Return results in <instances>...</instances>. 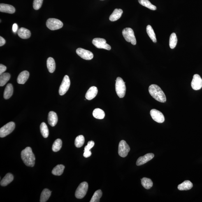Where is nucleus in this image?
<instances>
[{
  "label": "nucleus",
  "mask_w": 202,
  "mask_h": 202,
  "mask_svg": "<svg viewBox=\"0 0 202 202\" xmlns=\"http://www.w3.org/2000/svg\"><path fill=\"white\" fill-rule=\"evenodd\" d=\"M149 93L156 101L161 103L166 101V97L164 92L160 87L155 84H152L149 88Z\"/></svg>",
  "instance_id": "obj_1"
},
{
  "label": "nucleus",
  "mask_w": 202,
  "mask_h": 202,
  "mask_svg": "<svg viewBox=\"0 0 202 202\" xmlns=\"http://www.w3.org/2000/svg\"><path fill=\"white\" fill-rule=\"evenodd\" d=\"M21 157L26 166L33 167L35 164V158L31 147H27L21 152Z\"/></svg>",
  "instance_id": "obj_2"
},
{
  "label": "nucleus",
  "mask_w": 202,
  "mask_h": 202,
  "mask_svg": "<svg viewBox=\"0 0 202 202\" xmlns=\"http://www.w3.org/2000/svg\"><path fill=\"white\" fill-rule=\"evenodd\" d=\"M125 82L120 77H117L116 81L115 90L117 95L122 98L125 96L126 92Z\"/></svg>",
  "instance_id": "obj_3"
},
{
  "label": "nucleus",
  "mask_w": 202,
  "mask_h": 202,
  "mask_svg": "<svg viewBox=\"0 0 202 202\" xmlns=\"http://www.w3.org/2000/svg\"><path fill=\"white\" fill-rule=\"evenodd\" d=\"M123 36L126 40L129 43H131L133 45H136V40L134 36V33L133 30L130 28H126L123 30L122 31Z\"/></svg>",
  "instance_id": "obj_4"
},
{
  "label": "nucleus",
  "mask_w": 202,
  "mask_h": 202,
  "mask_svg": "<svg viewBox=\"0 0 202 202\" xmlns=\"http://www.w3.org/2000/svg\"><path fill=\"white\" fill-rule=\"evenodd\" d=\"M89 185L87 182L81 183L78 186L75 192V196L78 199H82L87 194Z\"/></svg>",
  "instance_id": "obj_5"
},
{
  "label": "nucleus",
  "mask_w": 202,
  "mask_h": 202,
  "mask_svg": "<svg viewBox=\"0 0 202 202\" xmlns=\"http://www.w3.org/2000/svg\"><path fill=\"white\" fill-rule=\"evenodd\" d=\"M47 27L51 30L54 31L59 29L63 27V24L58 19L50 18L48 19L46 22Z\"/></svg>",
  "instance_id": "obj_6"
},
{
  "label": "nucleus",
  "mask_w": 202,
  "mask_h": 202,
  "mask_svg": "<svg viewBox=\"0 0 202 202\" xmlns=\"http://www.w3.org/2000/svg\"><path fill=\"white\" fill-rule=\"evenodd\" d=\"M15 128L14 122H10L5 125L0 129V137L3 138L8 136L14 131Z\"/></svg>",
  "instance_id": "obj_7"
},
{
  "label": "nucleus",
  "mask_w": 202,
  "mask_h": 202,
  "mask_svg": "<svg viewBox=\"0 0 202 202\" xmlns=\"http://www.w3.org/2000/svg\"><path fill=\"white\" fill-rule=\"evenodd\" d=\"M92 43L98 48L104 49L108 50H110L111 49L110 46L107 43L106 40L104 39L94 38L93 40Z\"/></svg>",
  "instance_id": "obj_8"
},
{
  "label": "nucleus",
  "mask_w": 202,
  "mask_h": 202,
  "mask_svg": "<svg viewBox=\"0 0 202 202\" xmlns=\"http://www.w3.org/2000/svg\"><path fill=\"white\" fill-rule=\"evenodd\" d=\"M70 85H71V81L68 75H65L63 78L60 87L59 88V94L60 96H63L65 94L69 89Z\"/></svg>",
  "instance_id": "obj_9"
},
{
  "label": "nucleus",
  "mask_w": 202,
  "mask_h": 202,
  "mask_svg": "<svg viewBox=\"0 0 202 202\" xmlns=\"http://www.w3.org/2000/svg\"><path fill=\"white\" fill-rule=\"evenodd\" d=\"M130 148L125 140H121L119 142L118 146V154L120 157L124 158L126 157Z\"/></svg>",
  "instance_id": "obj_10"
},
{
  "label": "nucleus",
  "mask_w": 202,
  "mask_h": 202,
  "mask_svg": "<svg viewBox=\"0 0 202 202\" xmlns=\"http://www.w3.org/2000/svg\"><path fill=\"white\" fill-rule=\"evenodd\" d=\"M76 52L79 56L85 60H91L94 57L93 54L92 52L83 48L77 49Z\"/></svg>",
  "instance_id": "obj_11"
},
{
  "label": "nucleus",
  "mask_w": 202,
  "mask_h": 202,
  "mask_svg": "<svg viewBox=\"0 0 202 202\" xmlns=\"http://www.w3.org/2000/svg\"><path fill=\"white\" fill-rule=\"evenodd\" d=\"M150 114L152 118L156 122L162 123L164 122L165 117L164 115L161 112L155 109H153L150 110Z\"/></svg>",
  "instance_id": "obj_12"
},
{
  "label": "nucleus",
  "mask_w": 202,
  "mask_h": 202,
  "mask_svg": "<svg viewBox=\"0 0 202 202\" xmlns=\"http://www.w3.org/2000/svg\"><path fill=\"white\" fill-rule=\"evenodd\" d=\"M191 87L195 90H198L201 89L202 87V79L200 75L195 74L191 84Z\"/></svg>",
  "instance_id": "obj_13"
},
{
  "label": "nucleus",
  "mask_w": 202,
  "mask_h": 202,
  "mask_svg": "<svg viewBox=\"0 0 202 202\" xmlns=\"http://www.w3.org/2000/svg\"><path fill=\"white\" fill-rule=\"evenodd\" d=\"M154 157V155L152 153H149L138 158L136 162V165L138 166H141L145 164L147 162L150 161Z\"/></svg>",
  "instance_id": "obj_14"
},
{
  "label": "nucleus",
  "mask_w": 202,
  "mask_h": 202,
  "mask_svg": "<svg viewBox=\"0 0 202 202\" xmlns=\"http://www.w3.org/2000/svg\"><path fill=\"white\" fill-rule=\"evenodd\" d=\"M0 11L2 13L12 14L15 13V9L12 5L1 3L0 4Z\"/></svg>",
  "instance_id": "obj_15"
},
{
  "label": "nucleus",
  "mask_w": 202,
  "mask_h": 202,
  "mask_svg": "<svg viewBox=\"0 0 202 202\" xmlns=\"http://www.w3.org/2000/svg\"><path fill=\"white\" fill-rule=\"evenodd\" d=\"M98 89L95 86L91 87L85 94L86 99L89 101L92 100L96 97L98 93Z\"/></svg>",
  "instance_id": "obj_16"
},
{
  "label": "nucleus",
  "mask_w": 202,
  "mask_h": 202,
  "mask_svg": "<svg viewBox=\"0 0 202 202\" xmlns=\"http://www.w3.org/2000/svg\"><path fill=\"white\" fill-rule=\"evenodd\" d=\"M29 76V73L27 71H23L19 75L17 82L19 84H24L27 81Z\"/></svg>",
  "instance_id": "obj_17"
},
{
  "label": "nucleus",
  "mask_w": 202,
  "mask_h": 202,
  "mask_svg": "<svg viewBox=\"0 0 202 202\" xmlns=\"http://www.w3.org/2000/svg\"><path fill=\"white\" fill-rule=\"evenodd\" d=\"M48 120V123L51 126H56L58 122V117L57 114L53 111L49 112Z\"/></svg>",
  "instance_id": "obj_18"
},
{
  "label": "nucleus",
  "mask_w": 202,
  "mask_h": 202,
  "mask_svg": "<svg viewBox=\"0 0 202 202\" xmlns=\"http://www.w3.org/2000/svg\"><path fill=\"white\" fill-rule=\"evenodd\" d=\"M17 33L19 36L23 39H27L30 37L31 36L30 31L24 27L20 28L19 30Z\"/></svg>",
  "instance_id": "obj_19"
},
{
  "label": "nucleus",
  "mask_w": 202,
  "mask_h": 202,
  "mask_svg": "<svg viewBox=\"0 0 202 202\" xmlns=\"http://www.w3.org/2000/svg\"><path fill=\"white\" fill-rule=\"evenodd\" d=\"M123 13V10L120 9H115L110 15L109 20L111 22H115L121 18Z\"/></svg>",
  "instance_id": "obj_20"
},
{
  "label": "nucleus",
  "mask_w": 202,
  "mask_h": 202,
  "mask_svg": "<svg viewBox=\"0 0 202 202\" xmlns=\"http://www.w3.org/2000/svg\"><path fill=\"white\" fill-rule=\"evenodd\" d=\"M13 93V87L11 84H8L5 88L3 97L5 99L7 100L11 97Z\"/></svg>",
  "instance_id": "obj_21"
},
{
  "label": "nucleus",
  "mask_w": 202,
  "mask_h": 202,
  "mask_svg": "<svg viewBox=\"0 0 202 202\" xmlns=\"http://www.w3.org/2000/svg\"><path fill=\"white\" fill-rule=\"evenodd\" d=\"M193 187L192 183L189 180H186L179 184L178 189L180 191H187L191 189Z\"/></svg>",
  "instance_id": "obj_22"
},
{
  "label": "nucleus",
  "mask_w": 202,
  "mask_h": 202,
  "mask_svg": "<svg viewBox=\"0 0 202 202\" xmlns=\"http://www.w3.org/2000/svg\"><path fill=\"white\" fill-rule=\"evenodd\" d=\"M13 180L14 176L13 175L10 173L7 174L1 181V185L2 187H5L10 183Z\"/></svg>",
  "instance_id": "obj_23"
},
{
  "label": "nucleus",
  "mask_w": 202,
  "mask_h": 202,
  "mask_svg": "<svg viewBox=\"0 0 202 202\" xmlns=\"http://www.w3.org/2000/svg\"><path fill=\"white\" fill-rule=\"evenodd\" d=\"M47 66L49 72L53 73L56 69V63L52 57H49L47 60Z\"/></svg>",
  "instance_id": "obj_24"
},
{
  "label": "nucleus",
  "mask_w": 202,
  "mask_h": 202,
  "mask_svg": "<svg viewBox=\"0 0 202 202\" xmlns=\"http://www.w3.org/2000/svg\"><path fill=\"white\" fill-rule=\"evenodd\" d=\"M52 191L47 189H43L40 196V202H45L48 200L51 196Z\"/></svg>",
  "instance_id": "obj_25"
},
{
  "label": "nucleus",
  "mask_w": 202,
  "mask_h": 202,
  "mask_svg": "<svg viewBox=\"0 0 202 202\" xmlns=\"http://www.w3.org/2000/svg\"><path fill=\"white\" fill-rule=\"evenodd\" d=\"M93 115L95 118L97 119H103L105 117L104 111L99 108L95 109L93 112Z\"/></svg>",
  "instance_id": "obj_26"
},
{
  "label": "nucleus",
  "mask_w": 202,
  "mask_h": 202,
  "mask_svg": "<svg viewBox=\"0 0 202 202\" xmlns=\"http://www.w3.org/2000/svg\"><path fill=\"white\" fill-rule=\"evenodd\" d=\"M65 167L63 165H58L52 170V173L55 175H62L64 171Z\"/></svg>",
  "instance_id": "obj_27"
},
{
  "label": "nucleus",
  "mask_w": 202,
  "mask_h": 202,
  "mask_svg": "<svg viewBox=\"0 0 202 202\" xmlns=\"http://www.w3.org/2000/svg\"><path fill=\"white\" fill-rule=\"evenodd\" d=\"M146 32L149 38L152 40V41L154 43H157V39H156L155 34L151 26L149 25L147 26L146 27Z\"/></svg>",
  "instance_id": "obj_28"
},
{
  "label": "nucleus",
  "mask_w": 202,
  "mask_h": 202,
  "mask_svg": "<svg viewBox=\"0 0 202 202\" xmlns=\"http://www.w3.org/2000/svg\"><path fill=\"white\" fill-rule=\"evenodd\" d=\"M10 73H3L0 76V86L3 87L10 80Z\"/></svg>",
  "instance_id": "obj_29"
},
{
  "label": "nucleus",
  "mask_w": 202,
  "mask_h": 202,
  "mask_svg": "<svg viewBox=\"0 0 202 202\" xmlns=\"http://www.w3.org/2000/svg\"><path fill=\"white\" fill-rule=\"evenodd\" d=\"M141 183L144 188L147 189L151 188L153 186V182L150 179L144 177L141 179Z\"/></svg>",
  "instance_id": "obj_30"
},
{
  "label": "nucleus",
  "mask_w": 202,
  "mask_h": 202,
  "mask_svg": "<svg viewBox=\"0 0 202 202\" xmlns=\"http://www.w3.org/2000/svg\"><path fill=\"white\" fill-rule=\"evenodd\" d=\"M40 131L42 136L44 138H48L49 134V130L48 126L45 122H42L40 125Z\"/></svg>",
  "instance_id": "obj_31"
},
{
  "label": "nucleus",
  "mask_w": 202,
  "mask_h": 202,
  "mask_svg": "<svg viewBox=\"0 0 202 202\" xmlns=\"http://www.w3.org/2000/svg\"><path fill=\"white\" fill-rule=\"evenodd\" d=\"M138 2L140 4L152 10H157V7L155 5H152L149 0H138Z\"/></svg>",
  "instance_id": "obj_32"
},
{
  "label": "nucleus",
  "mask_w": 202,
  "mask_h": 202,
  "mask_svg": "<svg viewBox=\"0 0 202 202\" xmlns=\"http://www.w3.org/2000/svg\"><path fill=\"white\" fill-rule=\"evenodd\" d=\"M177 42V36L175 33H172L170 36L169 45L170 48L173 49L176 47Z\"/></svg>",
  "instance_id": "obj_33"
},
{
  "label": "nucleus",
  "mask_w": 202,
  "mask_h": 202,
  "mask_svg": "<svg viewBox=\"0 0 202 202\" xmlns=\"http://www.w3.org/2000/svg\"><path fill=\"white\" fill-rule=\"evenodd\" d=\"M62 142L60 139H57L54 142L52 150L54 152H57L60 150L62 147Z\"/></svg>",
  "instance_id": "obj_34"
},
{
  "label": "nucleus",
  "mask_w": 202,
  "mask_h": 202,
  "mask_svg": "<svg viewBox=\"0 0 202 202\" xmlns=\"http://www.w3.org/2000/svg\"><path fill=\"white\" fill-rule=\"evenodd\" d=\"M85 142V138L82 135L77 136L75 140V145L77 147H81L84 145Z\"/></svg>",
  "instance_id": "obj_35"
},
{
  "label": "nucleus",
  "mask_w": 202,
  "mask_h": 202,
  "mask_svg": "<svg viewBox=\"0 0 202 202\" xmlns=\"http://www.w3.org/2000/svg\"><path fill=\"white\" fill-rule=\"evenodd\" d=\"M102 196V192L101 190H98L94 193L90 200V202H99L100 199Z\"/></svg>",
  "instance_id": "obj_36"
},
{
  "label": "nucleus",
  "mask_w": 202,
  "mask_h": 202,
  "mask_svg": "<svg viewBox=\"0 0 202 202\" xmlns=\"http://www.w3.org/2000/svg\"><path fill=\"white\" fill-rule=\"evenodd\" d=\"M43 0H34L33 2V7L35 10H38L41 7Z\"/></svg>",
  "instance_id": "obj_37"
},
{
  "label": "nucleus",
  "mask_w": 202,
  "mask_h": 202,
  "mask_svg": "<svg viewBox=\"0 0 202 202\" xmlns=\"http://www.w3.org/2000/svg\"><path fill=\"white\" fill-rule=\"evenodd\" d=\"M94 142L93 141H90L88 142L87 145L84 148V151H89L90 149L93 148L94 145Z\"/></svg>",
  "instance_id": "obj_38"
},
{
  "label": "nucleus",
  "mask_w": 202,
  "mask_h": 202,
  "mask_svg": "<svg viewBox=\"0 0 202 202\" xmlns=\"http://www.w3.org/2000/svg\"><path fill=\"white\" fill-rule=\"evenodd\" d=\"M6 67L2 64H0V75L2 74L6 71Z\"/></svg>",
  "instance_id": "obj_39"
},
{
  "label": "nucleus",
  "mask_w": 202,
  "mask_h": 202,
  "mask_svg": "<svg viewBox=\"0 0 202 202\" xmlns=\"http://www.w3.org/2000/svg\"><path fill=\"white\" fill-rule=\"evenodd\" d=\"M84 152L83 154L84 157L86 158L90 157L91 154H92V153H91V152L90 150L85 151Z\"/></svg>",
  "instance_id": "obj_40"
},
{
  "label": "nucleus",
  "mask_w": 202,
  "mask_h": 202,
  "mask_svg": "<svg viewBox=\"0 0 202 202\" xmlns=\"http://www.w3.org/2000/svg\"><path fill=\"white\" fill-rule=\"evenodd\" d=\"M5 40L4 38H3L2 37H0V46H2L3 45L5 44Z\"/></svg>",
  "instance_id": "obj_41"
},
{
  "label": "nucleus",
  "mask_w": 202,
  "mask_h": 202,
  "mask_svg": "<svg viewBox=\"0 0 202 202\" xmlns=\"http://www.w3.org/2000/svg\"><path fill=\"white\" fill-rule=\"evenodd\" d=\"M18 29V25L16 23L14 24L13 26V30L14 32H16Z\"/></svg>",
  "instance_id": "obj_42"
}]
</instances>
